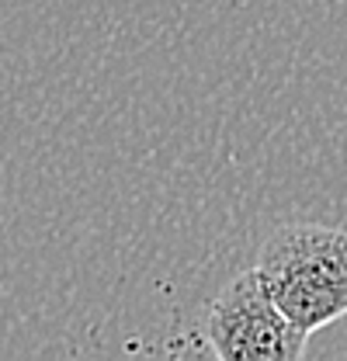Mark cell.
Returning a JSON list of instances; mask_svg holds the SVG:
<instances>
[{
	"label": "cell",
	"mask_w": 347,
	"mask_h": 361,
	"mask_svg": "<svg viewBox=\"0 0 347 361\" xmlns=\"http://www.w3.org/2000/svg\"><path fill=\"white\" fill-rule=\"evenodd\" d=\"M205 337L216 361H305L303 334L274 306L254 268L240 271L205 310Z\"/></svg>",
	"instance_id": "obj_2"
},
{
	"label": "cell",
	"mask_w": 347,
	"mask_h": 361,
	"mask_svg": "<svg viewBox=\"0 0 347 361\" xmlns=\"http://www.w3.org/2000/svg\"><path fill=\"white\" fill-rule=\"evenodd\" d=\"M254 271L274 306L303 334L347 316V229L341 226L288 223L274 229Z\"/></svg>",
	"instance_id": "obj_1"
}]
</instances>
